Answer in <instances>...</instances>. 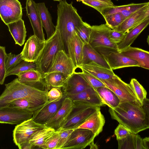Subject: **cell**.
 Masks as SVG:
<instances>
[{"instance_id": "cell-1", "label": "cell", "mask_w": 149, "mask_h": 149, "mask_svg": "<svg viewBox=\"0 0 149 149\" xmlns=\"http://www.w3.org/2000/svg\"><path fill=\"white\" fill-rule=\"evenodd\" d=\"M109 111L112 119L135 134L148 128L147 116L142 106L122 102L115 108L109 107Z\"/></svg>"}, {"instance_id": "cell-2", "label": "cell", "mask_w": 149, "mask_h": 149, "mask_svg": "<svg viewBox=\"0 0 149 149\" xmlns=\"http://www.w3.org/2000/svg\"><path fill=\"white\" fill-rule=\"evenodd\" d=\"M5 86L0 96V108L15 100L19 99H25L41 105L49 101L47 96L48 91L21 83L17 78L5 84Z\"/></svg>"}, {"instance_id": "cell-3", "label": "cell", "mask_w": 149, "mask_h": 149, "mask_svg": "<svg viewBox=\"0 0 149 149\" xmlns=\"http://www.w3.org/2000/svg\"><path fill=\"white\" fill-rule=\"evenodd\" d=\"M57 5L56 28L58 30L65 52L68 42L83 25L84 22L79 15L73 2L68 3L62 0Z\"/></svg>"}, {"instance_id": "cell-4", "label": "cell", "mask_w": 149, "mask_h": 149, "mask_svg": "<svg viewBox=\"0 0 149 149\" xmlns=\"http://www.w3.org/2000/svg\"><path fill=\"white\" fill-rule=\"evenodd\" d=\"M62 50L64 51L62 40L59 32L56 27L54 34L45 40L44 47L35 62L37 66L36 69L42 74L47 73L52 67L58 52Z\"/></svg>"}, {"instance_id": "cell-5", "label": "cell", "mask_w": 149, "mask_h": 149, "mask_svg": "<svg viewBox=\"0 0 149 149\" xmlns=\"http://www.w3.org/2000/svg\"><path fill=\"white\" fill-rule=\"evenodd\" d=\"M92 27L89 44L92 47L104 57L112 52L118 50L117 44L109 39V33L112 29L106 24L92 26Z\"/></svg>"}, {"instance_id": "cell-6", "label": "cell", "mask_w": 149, "mask_h": 149, "mask_svg": "<svg viewBox=\"0 0 149 149\" xmlns=\"http://www.w3.org/2000/svg\"><path fill=\"white\" fill-rule=\"evenodd\" d=\"M73 102L72 110L60 129L74 130L77 125L100 107L86 102L81 101Z\"/></svg>"}, {"instance_id": "cell-7", "label": "cell", "mask_w": 149, "mask_h": 149, "mask_svg": "<svg viewBox=\"0 0 149 149\" xmlns=\"http://www.w3.org/2000/svg\"><path fill=\"white\" fill-rule=\"evenodd\" d=\"M100 80L116 95L120 99V103L127 102L143 106L130 83L124 82L116 74L111 79Z\"/></svg>"}, {"instance_id": "cell-8", "label": "cell", "mask_w": 149, "mask_h": 149, "mask_svg": "<svg viewBox=\"0 0 149 149\" xmlns=\"http://www.w3.org/2000/svg\"><path fill=\"white\" fill-rule=\"evenodd\" d=\"M45 126L36 123L32 118L17 125L13 131L14 143L18 147L21 144L29 142L30 137L36 131Z\"/></svg>"}, {"instance_id": "cell-9", "label": "cell", "mask_w": 149, "mask_h": 149, "mask_svg": "<svg viewBox=\"0 0 149 149\" xmlns=\"http://www.w3.org/2000/svg\"><path fill=\"white\" fill-rule=\"evenodd\" d=\"M96 137L91 130L79 128L73 130L63 149H82L89 146Z\"/></svg>"}, {"instance_id": "cell-10", "label": "cell", "mask_w": 149, "mask_h": 149, "mask_svg": "<svg viewBox=\"0 0 149 149\" xmlns=\"http://www.w3.org/2000/svg\"><path fill=\"white\" fill-rule=\"evenodd\" d=\"M22 8L18 0H0V16L6 25L22 19Z\"/></svg>"}, {"instance_id": "cell-11", "label": "cell", "mask_w": 149, "mask_h": 149, "mask_svg": "<svg viewBox=\"0 0 149 149\" xmlns=\"http://www.w3.org/2000/svg\"><path fill=\"white\" fill-rule=\"evenodd\" d=\"M33 112L4 107L0 108V123L19 125L33 118Z\"/></svg>"}, {"instance_id": "cell-12", "label": "cell", "mask_w": 149, "mask_h": 149, "mask_svg": "<svg viewBox=\"0 0 149 149\" xmlns=\"http://www.w3.org/2000/svg\"><path fill=\"white\" fill-rule=\"evenodd\" d=\"M64 94L63 97L60 100L52 102L49 101L34 111L32 118L34 121L38 124L45 125L54 116L61 107L63 101L66 97V95Z\"/></svg>"}, {"instance_id": "cell-13", "label": "cell", "mask_w": 149, "mask_h": 149, "mask_svg": "<svg viewBox=\"0 0 149 149\" xmlns=\"http://www.w3.org/2000/svg\"><path fill=\"white\" fill-rule=\"evenodd\" d=\"M45 41L40 40L34 35L30 36L21 53L23 60L28 62H35L44 47Z\"/></svg>"}, {"instance_id": "cell-14", "label": "cell", "mask_w": 149, "mask_h": 149, "mask_svg": "<svg viewBox=\"0 0 149 149\" xmlns=\"http://www.w3.org/2000/svg\"><path fill=\"white\" fill-rule=\"evenodd\" d=\"M26 15L32 27L34 35L40 40L45 41L41 19L36 3L33 0H26Z\"/></svg>"}, {"instance_id": "cell-15", "label": "cell", "mask_w": 149, "mask_h": 149, "mask_svg": "<svg viewBox=\"0 0 149 149\" xmlns=\"http://www.w3.org/2000/svg\"><path fill=\"white\" fill-rule=\"evenodd\" d=\"M73 105V101L66 96L60 108L45 125L52 128L55 131L59 130L67 119Z\"/></svg>"}, {"instance_id": "cell-16", "label": "cell", "mask_w": 149, "mask_h": 149, "mask_svg": "<svg viewBox=\"0 0 149 149\" xmlns=\"http://www.w3.org/2000/svg\"><path fill=\"white\" fill-rule=\"evenodd\" d=\"M105 123V119L100 107L77 125L74 130L79 128L88 130L96 136L102 131Z\"/></svg>"}, {"instance_id": "cell-17", "label": "cell", "mask_w": 149, "mask_h": 149, "mask_svg": "<svg viewBox=\"0 0 149 149\" xmlns=\"http://www.w3.org/2000/svg\"><path fill=\"white\" fill-rule=\"evenodd\" d=\"M84 44L76 33L68 42L65 52L72 59L76 68L81 64Z\"/></svg>"}, {"instance_id": "cell-18", "label": "cell", "mask_w": 149, "mask_h": 149, "mask_svg": "<svg viewBox=\"0 0 149 149\" xmlns=\"http://www.w3.org/2000/svg\"><path fill=\"white\" fill-rule=\"evenodd\" d=\"M113 70L130 67H139V62L127 57L118 50L110 53L104 57Z\"/></svg>"}, {"instance_id": "cell-19", "label": "cell", "mask_w": 149, "mask_h": 149, "mask_svg": "<svg viewBox=\"0 0 149 149\" xmlns=\"http://www.w3.org/2000/svg\"><path fill=\"white\" fill-rule=\"evenodd\" d=\"M90 87H91L78 72H74L69 77L62 88L66 95L78 93Z\"/></svg>"}, {"instance_id": "cell-20", "label": "cell", "mask_w": 149, "mask_h": 149, "mask_svg": "<svg viewBox=\"0 0 149 149\" xmlns=\"http://www.w3.org/2000/svg\"><path fill=\"white\" fill-rule=\"evenodd\" d=\"M76 69L72 59L62 50L58 52L52 67L47 73L59 72L71 76Z\"/></svg>"}, {"instance_id": "cell-21", "label": "cell", "mask_w": 149, "mask_h": 149, "mask_svg": "<svg viewBox=\"0 0 149 149\" xmlns=\"http://www.w3.org/2000/svg\"><path fill=\"white\" fill-rule=\"evenodd\" d=\"M17 79L20 83L40 89L47 90L42 78V74L36 69H31L19 73Z\"/></svg>"}, {"instance_id": "cell-22", "label": "cell", "mask_w": 149, "mask_h": 149, "mask_svg": "<svg viewBox=\"0 0 149 149\" xmlns=\"http://www.w3.org/2000/svg\"><path fill=\"white\" fill-rule=\"evenodd\" d=\"M66 96L73 101L86 102L100 107L105 105L103 103L96 91L92 87L87 88L78 93L67 95Z\"/></svg>"}, {"instance_id": "cell-23", "label": "cell", "mask_w": 149, "mask_h": 149, "mask_svg": "<svg viewBox=\"0 0 149 149\" xmlns=\"http://www.w3.org/2000/svg\"><path fill=\"white\" fill-rule=\"evenodd\" d=\"M91 62H94L105 68L111 69L106 59L101 54L89 43L84 44L81 64Z\"/></svg>"}, {"instance_id": "cell-24", "label": "cell", "mask_w": 149, "mask_h": 149, "mask_svg": "<svg viewBox=\"0 0 149 149\" xmlns=\"http://www.w3.org/2000/svg\"><path fill=\"white\" fill-rule=\"evenodd\" d=\"M149 25V19L144 20L126 32L122 41L117 44L118 51L120 52L130 46Z\"/></svg>"}, {"instance_id": "cell-25", "label": "cell", "mask_w": 149, "mask_h": 149, "mask_svg": "<svg viewBox=\"0 0 149 149\" xmlns=\"http://www.w3.org/2000/svg\"><path fill=\"white\" fill-rule=\"evenodd\" d=\"M78 68L86 71L99 80L109 79L116 75L112 70L105 68L93 62L81 64Z\"/></svg>"}, {"instance_id": "cell-26", "label": "cell", "mask_w": 149, "mask_h": 149, "mask_svg": "<svg viewBox=\"0 0 149 149\" xmlns=\"http://www.w3.org/2000/svg\"><path fill=\"white\" fill-rule=\"evenodd\" d=\"M123 55L138 61L139 67L149 70V52L131 46L120 52Z\"/></svg>"}, {"instance_id": "cell-27", "label": "cell", "mask_w": 149, "mask_h": 149, "mask_svg": "<svg viewBox=\"0 0 149 149\" xmlns=\"http://www.w3.org/2000/svg\"><path fill=\"white\" fill-rule=\"evenodd\" d=\"M37 7L40 15L43 27L47 35V39L52 37L54 34L56 26L52 22L51 15L44 2L36 3Z\"/></svg>"}, {"instance_id": "cell-28", "label": "cell", "mask_w": 149, "mask_h": 149, "mask_svg": "<svg viewBox=\"0 0 149 149\" xmlns=\"http://www.w3.org/2000/svg\"><path fill=\"white\" fill-rule=\"evenodd\" d=\"M70 76L61 72H53L42 74V78L45 86L49 91L53 87H63Z\"/></svg>"}, {"instance_id": "cell-29", "label": "cell", "mask_w": 149, "mask_h": 149, "mask_svg": "<svg viewBox=\"0 0 149 149\" xmlns=\"http://www.w3.org/2000/svg\"><path fill=\"white\" fill-rule=\"evenodd\" d=\"M16 44L22 46L26 37V30L24 20L19 19L7 25Z\"/></svg>"}, {"instance_id": "cell-30", "label": "cell", "mask_w": 149, "mask_h": 149, "mask_svg": "<svg viewBox=\"0 0 149 149\" xmlns=\"http://www.w3.org/2000/svg\"><path fill=\"white\" fill-rule=\"evenodd\" d=\"M52 128L46 126L36 131L30 137L29 142L33 147L43 148L47 140L55 131Z\"/></svg>"}, {"instance_id": "cell-31", "label": "cell", "mask_w": 149, "mask_h": 149, "mask_svg": "<svg viewBox=\"0 0 149 149\" xmlns=\"http://www.w3.org/2000/svg\"><path fill=\"white\" fill-rule=\"evenodd\" d=\"M149 4V3H148ZM148 4L127 18L114 30L126 33L139 24V21L147 10Z\"/></svg>"}, {"instance_id": "cell-32", "label": "cell", "mask_w": 149, "mask_h": 149, "mask_svg": "<svg viewBox=\"0 0 149 149\" xmlns=\"http://www.w3.org/2000/svg\"><path fill=\"white\" fill-rule=\"evenodd\" d=\"M96 91L103 103L109 108H115L118 106L120 103L118 97L107 87L98 88Z\"/></svg>"}, {"instance_id": "cell-33", "label": "cell", "mask_w": 149, "mask_h": 149, "mask_svg": "<svg viewBox=\"0 0 149 149\" xmlns=\"http://www.w3.org/2000/svg\"><path fill=\"white\" fill-rule=\"evenodd\" d=\"M43 106L37 104L25 99H19L10 102L3 107H7L34 112Z\"/></svg>"}, {"instance_id": "cell-34", "label": "cell", "mask_w": 149, "mask_h": 149, "mask_svg": "<svg viewBox=\"0 0 149 149\" xmlns=\"http://www.w3.org/2000/svg\"><path fill=\"white\" fill-rule=\"evenodd\" d=\"M37 66L35 62H30L23 60L14 67L6 72V77L13 75L17 76L19 73L26 71L36 69Z\"/></svg>"}, {"instance_id": "cell-35", "label": "cell", "mask_w": 149, "mask_h": 149, "mask_svg": "<svg viewBox=\"0 0 149 149\" xmlns=\"http://www.w3.org/2000/svg\"><path fill=\"white\" fill-rule=\"evenodd\" d=\"M106 24L112 29L119 26L126 18L120 13H118L103 17Z\"/></svg>"}, {"instance_id": "cell-36", "label": "cell", "mask_w": 149, "mask_h": 149, "mask_svg": "<svg viewBox=\"0 0 149 149\" xmlns=\"http://www.w3.org/2000/svg\"><path fill=\"white\" fill-rule=\"evenodd\" d=\"M130 84L133 88L137 98L143 104V101L146 98V91L142 86L135 78L131 79Z\"/></svg>"}, {"instance_id": "cell-37", "label": "cell", "mask_w": 149, "mask_h": 149, "mask_svg": "<svg viewBox=\"0 0 149 149\" xmlns=\"http://www.w3.org/2000/svg\"><path fill=\"white\" fill-rule=\"evenodd\" d=\"M92 29V26L84 22L82 26L77 31V34L84 44H89Z\"/></svg>"}, {"instance_id": "cell-38", "label": "cell", "mask_w": 149, "mask_h": 149, "mask_svg": "<svg viewBox=\"0 0 149 149\" xmlns=\"http://www.w3.org/2000/svg\"><path fill=\"white\" fill-rule=\"evenodd\" d=\"M136 134L131 132L125 137L117 140L119 149H136Z\"/></svg>"}, {"instance_id": "cell-39", "label": "cell", "mask_w": 149, "mask_h": 149, "mask_svg": "<svg viewBox=\"0 0 149 149\" xmlns=\"http://www.w3.org/2000/svg\"><path fill=\"white\" fill-rule=\"evenodd\" d=\"M81 70V72H78L79 74L95 90L99 87H106L101 80L86 71L83 70Z\"/></svg>"}, {"instance_id": "cell-40", "label": "cell", "mask_w": 149, "mask_h": 149, "mask_svg": "<svg viewBox=\"0 0 149 149\" xmlns=\"http://www.w3.org/2000/svg\"><path fill=\"white\" fill-rule=\"evenodd\" d=\"M23 60L21 53L17 55L12 54L11 53L6 54L5 57L6 72L14 67Z\"/></svg>"}, {"instance_id": "cell-41", "label": "cell", "mask_w": 149, "mask_h": 149, "mask_svg": "<svg viewBox=\"0 0 149 149\" xmlns=\"http://www.w3.org/2000/svg\"><path fill=\"white\" fill-rule=\"evenodd\" d=\"M148 3L149 2H148L140 3H132L124 5L123 8L120 13L127 18Z\"/></svg>"}, {"instance_id": "cell-42", "label": "cell", "mask_w": 149, "mask_h": 149, "mask_svg": "<svg viewBox=\"0 0 149 149\" xmlns=\"http://www.w3.org/2000/svg\"><path fill=\"white\" fill-rule=\"evenodd\" d=\"M7 53L4 47L0 46V84L3 85L6 77L5 57Z\"/></svg>"}, {"instance_id": "cell-43", "label": "cell", "mask_w": 149, "mask_h": 149, "mask_svg": "<svg viewBox=\"0 0 149 149\" xmlns=\"http://www.w3.org/2000/svg\"><path fill=\"white\" fill-rule=\"evenodd\" d=\"M81 1L83 4L95 9L100 13L104 9L115 6L96 0H81Z\"/></svg>"}, {"instance_id": "cell-44", "label": "cell", "mask_w": 149, "mask_h": 149, "mask_svg": "<svg viewBox=\"0 0 149 149\" xmlns=\"http://www.w3.org/2000/svg\"><path fill=\"white\" fill-rule=\"evenodd\" d=\"M62 88L54 87L49 90L47 93L49 101L50 102H56L60 100L64 96Z\"/></svg>"}, {"instance_id": "cell-45", "label": "cell", "mask_w": 149, "mask_h": 149, "mask_svg": "<svg viewBox=\"0 0 149 149\" xmlns=\"http://www.w3.org/2000/svg\"><path fill=\"white\" fill-rule=\"evenodd\" d=\"M59 138V130L55 132L47 140L43 149H56Z\"/></svg>"}, {"instance_id": "cell-46", "label": "cell", "mask_w": 149, "mask_h": 149, "mask_svg": "<svg viewBox=\"0 0 149 149\" xmlns=\"http://www.w3.org/2000/svg\"><path fill=\"white\" fill-rule=\"evenodd\" d=\"M73 130L61 129L59 131V138L56 149H63Z\"/></svg>"}, {"instance_id": "cell-47", "label": "cell", "mask_w": 149, "mask_h": 149, "mask_svg": "<svg viewBox=\"0 0 149 149\" xmlns=\"http://www.w3.org/2000/svg\"><path fill=\"white\" fill-rule=\"evenodd\" d=\"M132 132L123 125L120 124L114 131L117 140L122 139L130 134Z\"/></svg>"}, {"instance_id": "cell-48", "label": "cell", "mask_w": 149, "mask_h": 149, "mask_svg": "<svg viewBox=\"0 0 149 149\" xmlns=\"http://www.w3.org/2000/svg\"><path fill=\"white\" fill-rule=\"evenodd\" d=\"M126 33L111 29L109 33V38L113 43L117 44L122 41Z\"/></svg>"}, {"instance_id": "cell-49", "label": "cell", "mask_w": 149, "mask_h": 149, "mask_svg": "<svg viewBox=\"0 0 149 149\" xmlns=\"http://www.w3.org/2000/svg\"><path fill=\"white\" fill-rule=\"evenodd\" d=\"M136 149H145L143 140L137 134L135 135Z\"/></svg>"}, {"instance_id": "cell-50", "label": "cell", "mask_w": 149, "mask_h": 149, "mask_svg": "<svg viewBox=\"0 0 149 149\" xmlns=\"http://www.w3.org/2000/svg\"><path fill=\"white\" fill-rule=\"evenodd\" d=\"M142 107L147 116L148 126L149 128V99L146 98L144 100L143 102Z\"/></svg>"}, {"instance_id": "cell-51", "label": "cell", "mask_w": 149, "mask_h": 149, "mask_svg": "<svg viewBox=\"0 0 149 149\" xmlns=\"http://www.w3.org/2000/svg\"><path fill=\"white\" fill-rule=\"evenodd\" d=\"M148 19H149V2L148 5L147 10L139 20V24L144 20Z\"/></svg>"}, {"instance_id": "cell-52", "label": "cell", "mask_w": 149, "mask_h": 149, "mask_svg": "<svg viewBox=\"0 0 149 149\" xmlns=\"http://www.w3.org/2000/svg\"><path fill=\"white\" fill-rule=\"evenodd\" d=\"M18 147L19 149H31L33 148L29 142L24 143L20 145Z\"/></svg>"}, {"instance_id": "cell-53", "label": "cell", "mask_w": 149, "mask_h": 149, "mask_svg": "<svg viewBox=\"0 0 149 149\" xmlns=\"http://www.w3.org/2000/svg\"><path fill=\"white\" fill-rule=\"evenodd\" d=\"M143 140L145 149H149V137H146Z\"/></svg>"}, {"instance_id": "cell-54", "label": "cell", "mask_w": 149, "mask_h": 149, "mask_svg": "<svg viewBox=\"0 0 149 149\" xmlns=\"http://www.w3.org/2000/svg\"><path fill=\"white\" fill-rule=\"evenodd\" d=\"M81 1V0H79ZM112 5H114L111 0H96Z\"/></svg>"}, {"instance_id": "cell-55", "label": "cell", "mask_w": 149, "mask_h": 149, "mask_svg": "<svg viewBox=\"0 0 149 149\" xmlns=\"http://www.w3.org/2000/svg\"><path fill=\"white\" fill-rule=\"evenodd\" d=\"M89 146H90V149H97L98 148L97 145L95 144L94 142V141H92L90 144Z\"/></svg>"}, {"instance_id": "cell-56", "label": "cell", "mask_w": 149, "mask_h": 149, "mask_svg": "<svg viewBox=\"0 0 149 149\" xmlns=\"http://www.w3.org/2000/svg\"><path fill=\"white\" fill-rule=\"evenodd\" d=\"M147 41L149 46V35H148L147 38Z\"/></svg>"}, {"instance_id": "cell-57", "label": "cell", "mask_w": 149, "mask_h": 149, "mask_svg": "<svg viewBox=\"0 0 149 149\" xmlns=\"http://www.w3.org/2000/svg\"><path fill=\"white\" fill-rule=\"evenodd\" d=\"M54 1H62V0H53Z\"/></svg>"}, {"instance_id": "cell-58", "label": "cell", "mask_w": 149, "mask_h": 149, "mask_svg": "<svg viewBox=\"0 0 149 149\" xmlns=\"http://www.w3.org/2000/svg\"><path fill=\"white\" fill-rule=\"evenodd\" d=\"M116 0L117 1H118V0Z\"/></svg>"}]
</instances>
